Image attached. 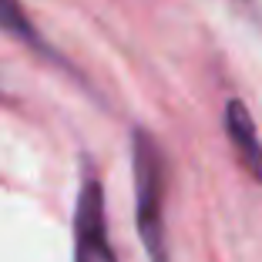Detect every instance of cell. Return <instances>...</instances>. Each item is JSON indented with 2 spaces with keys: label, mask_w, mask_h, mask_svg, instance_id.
<instances>
[{
  "label": "cell",
  "mask_w": 262,
  "mask_h": 262,
  "mask_svg": "<svg viewBox=\"0 0 262 262\" xmlns=\"http://www.w3.org/2000/svg\"><path fill=\"white\" fill-rule=\"evenodd\" d=\"M74 262H118L104 222V192L94 175L84 178L74 212Z\"/></svg>",
  "instance_id": "obj_2"
},
{
  "label": "cell",
  "mask_w": 262,
  "mask_h": 262,
  "mask_svg": "<svg viewBox=\"0 0 262 262\" xmlns=\"http://www.w3.org/2000/svg\"><path fill=\"white\" fill-rule=\"evenodd\" d=\"M165 155L148 131H135V219L151 262H168L165 242Z\"/></svg>",
  "instance_id": "obj_1"
},
{
  "label": "cell",
  "mask_w": 262,
  "mask_h": 262,
  "mask_svg": "<svg viewBox=\"0 0 262 262\" xmlns=\"http://www.w3.org/2000/svg\"><path fill=\"white\" fill-rule=\"evenodd\" d=\"M225 135H229V141L235 145V151H239L246 171L255 178V182H262V145H259V135H255V124H252L249 108L242 104V101H235V98L225 104Z\"/></svg>",
  "instance_id": "obj_3"
},
{
  "label": "cell",
  "mask_w": 262,
  "mask_h": 262,
  "mask_svg": "<svg viewBox=\"0 0 262 262\" xmlns=\"http://www.w3.org/2000/svg\"><path fill=\"white\" fill-rule=\"evenodd\" d=\"M0 31H7L10 37L24 40V44H34V47L40 44L34 24L27 20V14H24V7L17 0H0Z\"/></svg>",
  "instance_id": "obj_4"
}]
</instances>
